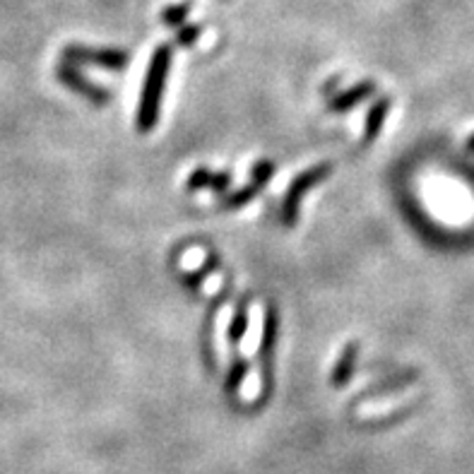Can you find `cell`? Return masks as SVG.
I'll return each mask as SVG.
<instances>
[{"label": "cell", "mask_w": 474, "mask_h": 474, "mask_svg": "<svg viewBox=\"0 0 474 474\" xmlns=\"http://www.w3.org/2000/svg\"><path fill=\"white\" fill-rule=\"evenodd\" d=\"M169 63H171V51L167 46H161L154 53L150 70H147L145 87H142V97H140L138 109V128L142 133L152 131L157 119H160V104H161V90H164V80H167Z\"/></svg>", "instance_id": "1"}, {"label": "cell", "mask_w": 474, "mask_h": 474, "mask_svg": "<svg viewBox=\"0 0 474 474\" xmlns=\"http://www.w3.org/2000/svg\"><path fill=\"white\" fill-rule=\"evenodd\" d=\"M330 171H333L330 164H318V167L308 169V171H304V174H299L296 179H294L289 190L285 193V203H282V222L285 224L296 222L301 198L306 196L308 189H314L315 183H321L323 179H328Z\"/></svg>", "instance_id": "2"}, {"label": "cell", "mask_w": 474, "mask_h": 474, "mask_svg": "<svg viewBox=\"0 0 474 474\" xmlns=\"http://www.w3.org/2000/svg\"><path fill=\"white\" fill-rule=\"evenodd\" d=\"M68 61H75V63H94V65H104V68L121 70L128 63L126 53L121 51H87V49H68L65 51Z\"/></svg>", "instance_id": "3"}, {"label": "cell", "mask_w": 474, "mask_h": 474, "mask_svg": "<svg viewBox=\"0 0 474 474\" xmlns=\"http://www.w3.org/2000/svg\"><path fill=\"white\" fill-rule=\"evenodd\" d=\"M58 75H61V80H63L68 87H73V90H77L82 97L92 99L94 104H106L109 102V94H106V90H102V87H97V84L87 82L77 70L70 68L68 63H63L61 68H58Z\"/></svg>", "instance_id": "4"}, {"label": "cell", "mask_w": 474, "mask_h": 474, "mask_svg": "<svg viewBox=\"0 0 474 474\" xmlns=\"http://www.w3.org/2000/svg\"><path fill=\"white\" fill-rule=\"evenodd\" d=\"M373 82H362L356 84V87H352L349 92H344V94H337L333 102H330V111H347V109H352V106L362 104L363 99H369L371 94H373Z\"/></svg>", "instance_id": "5"}, {"label": "cell", "mask_w": 474, "mask_h": 474, "mask_svg": "<svg viewBox=\"0 0 474 474\" xmlns=\"http://www.w3.org/2000/svg\"><path fill=\"white\" fill-rule=\"evenodd\" d=\"M356 354H359V347H356V342H349L347 349L342 352V356H340V362H337L335 371H333V385H335V388H342V385H347L349 376H352V371H354Z\"/></svg>", "instance_id": "6"}, {"label": "cell", "mask_w": 474, "mask_h": 474, "mask_svg": "<svg viewBox=\"0 0 474 474\" xmlns=\"http://www.w3.org/2000/svg\"><path fill=\"white\" fill-rule=\"evenodd\" d=\"M275 335H277V314H275V308H267L266 314V328H263V337H260V362H263V369H266V363L270 362L272 347H275Z\"/></svg>", "instance_id": "7"}, {"label": "cell", "mask_w": 474, "mask_h": 474, "mask_svg": "<svg viewBox=\"0 0 474 474\" xmlns=\"http://www.w3.org/2000/svg\"><path fill=\"white\" fill-rule=\"evenodd\" d=\"M388 111H391V102L388 99H381L373 109L369 111V116H366V142H371V140H376L378 133H381V128H383L385 123V116H388Z\"/></svg>", "instance_id": "8"}, {"label": "cell", "mask_w": 474, "mask_h": 474, "mask_svg": "<svg viewBox=\"0 0 474 474\" xmlns=\"http://www.w3.org/2000/svg\"><path fill=\"white\" fill-rule=\"evenodd\" d=\"M246 330H248V299L238 301L237 311H234V318H231L229 325V340L234 344L241 342V337L246 335Z\"/></svg>", "instance_id": "9"}, {"label": "cell", "mask_w": 474, "mask_h": 474, "mask_svg": "<svg viewBox=\"0 0 474 474\" xmlns=\"http://www.w3.org/2000/svg\"><path fill=\"white\" fill-rule=\"evenodd\" d=\"M258 196V186H244V189H238L237 193H229L227 198H222V208L227 209H234V208H241V205L251 203L253 198Z\"/></svg>", "instance_id": "10"}, {"label": "cell", "mask_w": 474, "mask_h": 474, "mask_svg": "<svg viewBox=\"0 0 474 474\" xmlns=\"http://www.w3.org/2000/svg\"><path fill=\"white\" fill-rule=\"evenodd\" d=\"M246 373H248V362H246V359H241V356H237V359H234V363H231L229 376H227V391L237 392L238 388H241V383H244Z\"/></svg>", "instance_id": "11"}, {"label": "cell", "mask_w": 474, "mask_h": 474, "mask_svg": "<svg viewBox=\"0 0 474 474\" xmlns=\"http://www.w3.org/2000/svg\"><path fill=\"white\" fill-rule=\"evenodd\" d=\"M212 179H215V174H212L209 169H196L193 176L189 179V190L212 189Z\"/></svg>", "instance_id": "12"}, {"label": "cell", "mask_w": 474, "mask_h": 474, "mask_svg": "<svg viewBox=\"0 0 474 474\" xmlns=\"http://www.w3.org/2000/svg\"><path fill=\"white\" fill-rule=\"evenodd\" d=\"M272 176H275V164L272 161H258L256 164V169H253V186H266L267 181H270Z\"/></svg>", "instance_id": "13"}, {"label": "cell", "mask_w": 474, "mask_h": 474, "mask_svg": "<svg viewBox=\"0 0 474 474\" xmlns=\"http://www.w3.org/2000/svg\"><path fill=\"white\" fill-rule=\"evenodd\" d=\"M229 186H231V176L227 174V171L215 174V179H212V190H215L217 196H224V193L229 190Z\"/></svg>", "instance_id": "14"}, {"label": "cell", "mask_w": 474, "mask_h": 474, "mask_svg": "<svg viewBox=\"0 0 474 474\" xmlns=\"http://www.w3.org/2000/svg\"><path fill=\"white\" fill-rule=\"evenodd\" d=\"M196 34H198V29H196V27L186 29V32H181V39H179V42H181V44H190V42H193V39H196Z\"/></svg>", "instance_id": "15"}, {"label": "cell", "mask_w": 474, "mask_h": 474, "mask_svg": "<svg viewBox=\"0 0 474 474\" xmlns=\"http://www.w3.org/2000/svg\"><path fill=\"white\" fill-rule=\"evenodd\" d=\"M468 150H469V152H474V135L468 140Z\"/></svg>", "instance_id": "16"}]
</instances>
